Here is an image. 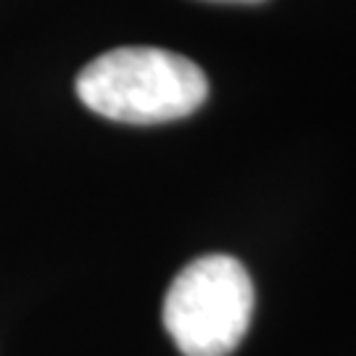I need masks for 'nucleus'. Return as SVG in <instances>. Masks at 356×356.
Instances as JSON below:
<instances>
[{
    "instance_id": "obj_3",
    "label": "nucleus",
    "mask_w": 356,
    "mask_h": 356,
    "mask_svg": "<svg viewBox=\"0 0 356 356\" xmlns=\"http://www.w3.org/2000/svg\"><path fill=\"white\" fill-rule=\"evenodd\" d=\"M211 3H261V0H211Z\"/></svg>"
},
{
    "instance_id": "obj_2",
    "label": "nucleus",
    "mask_w": 356,
    "mask_h": 356,
    "mask_svg": "<svg viewBox=\"0 0 356 356\" xmlns=\"http://www.w3.org/2000/svg\"><path fill=\"white\" fill-rule=\"evenodd\" d=\"M254 282L238 259L209 254L172 280L164 327L185 356H229L254 317Z\"/></svg>"
},
{
    "instance_id": "obj_1",
    "label": "nucleus",
    "mask_w": 356,
    "mask_h": 356,
    "mask_svg": "<svg viewBox=\"0 0 356 356\" xmlns=\"http://www.w3.org/2000/svg\"><path fill=\"white\" fill-rule=\"evenodd\" d=\"M76 95L106 119L161 124L193 114L209 95V79L179 53L129 45L90 61L76 74Z\"/></svg>"
}]
</instances>
